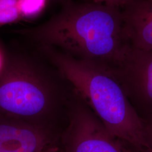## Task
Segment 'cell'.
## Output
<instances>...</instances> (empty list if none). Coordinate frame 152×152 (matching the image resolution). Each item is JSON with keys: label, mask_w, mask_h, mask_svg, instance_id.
I'll return each instance as SVG.
<instances>
[{"label": "cell", "mask_w": 152, "mask_h": 152, "mask_svg": "<svg viewBox=\"0 0 152 152\" xmlns=\"http://www.w3.org/2000/svg\"><path fill=\"white\" fill-rule=\"evenodd\" d=\"M61 140L64 152H129L77 94Z\"/></svg>", "instance_id": "277c9868"}, {"label": "cell", "mask_w": 152, "mask_h": 152, "mask_svg": "<svg viewBox=\"0 0 152 152\" xmlns=\"http://www.w3.org/2000/svg\"><path fill=\"white\" fill-rule=\"evenodd\" d=\"M127 149L129 151V152H152V150L151 149H143V150H139V151H137V150H134V149H131L130 148L127 147Z\"/></svg>", "instance_id": "7c38bea8"}, {"label": "cell", "mask_w": 152, "mask_h": 152, "mask_svg": "<svg viewBox=\"0 0 152 152\" xmlns=\"http://www.w3.org/2000/svg\"><path fill=\"white\" fill-rule=\"evenodd\" d=\"M37 49L70 82L112 136L132 149H147L144 124L131 105L113 66L76 58L51 47Z\"/></svg>", "instance_id": "3957f363"}, {"label": "cell", "mask_w": 152, "mask_h": 152, "mask_svg": "<svg viewBox=\"0 0 152 152\" xmlns=\"http://www.w3.org/2000/svg\"><path fill=\"white\" fill-rule=\"evenodd\" d=\"M39 59L4 48L0 114L62 135L77 94L51 62Z\"/></svg>", "instance_id": "6da1fadb"}, {"label": "cell", "mask_w": 152, "mask_h": 152, "mask_svg": "<svg viewBox=\"0 0 152 152\" xmlns=\"http://www.w3.org/2000/svg\"><path fill=\"white\" fill-rule=\"evenodd\" d=\"M21 0H0V27L23 20Z\"/></svg>", "instance_id": "ba28073f"}, {"label": "cell", "mask_w": 152, "mask_h": 152, "mask_svg": "<svg viewBox=\"0 0 152 152\" xmlns=\"http://www.w3.org/2000/svg\"><path fill=\"white\" fill-rule=\"evenodd\" d=\"M113 67L138 116L144 124L152 123V51L130 45Z\"/></svg>", "instance_id": "5b68a950"}, {"label": "cell", "mask_w": 152, "mask_h": 152, "mask_svg": "<svg viewBox=\"0 0 152 152\" xmlns=\"http://www.w3.org/2000/svg\"><path fill=\"white\" fill-rule=\"evenodd\" d=\"M4 61V48L0 44V69L3 64Z\"/></svg>", "instance_id": "8fae6325"}, {"label": "cell", "mask_w": 152, "mask_h": 152, "mask_svg": "<svg viewBox=\"0 0 152 152\" xmlns=\"http://www.w3.org/2000/svg\"><path fill=\"white\" fill-rule=\"evenodd\" d=\"M61 135L0 114V152H41Z\"/></svg>", "instance_id": "8992f818"}, {"label": "cell", "mask_w": 152, "mask_h": 152, "mask_svg": "<svg viewBox=\"0 0 152 152\" xmlns=\"http://www.w3.org/2000/svg\"><path fill=\"white\" fill-rule=\"evenodd\" d=\"M20 33L37 46L51 47L76 58L112 66L131 45L121 10L92 2L68 1L49 20Z\"/></svg>", "instance_id": "7a4b0ae2"}, {"label": "cell", "mask_w": 152, "mask_h": 152, "mask_svg": "<svg viewBox=\"0 0 152 152\" xmlns=\"http://www.w3.org/2000/svg\"><path fill=\"white\" fill-rule=\"evenodd\" d=\"M121 10L131 45L152 51V0H132Z\"/></svg>", "instance_id": "52a82bcc"}, {"label": "cell", "mask_w": 152, "mask_h": 152, "mask_svg": "<svg viewBox=\"0 0 152 152\" xmlns=\"http://www.w3.org/2000/svg\"><path fill=\"white\" fill-rule=\"evenodd\" d=\"M49 1H60V2H63L64 4H65L66 2H68V1H71V0H49Z\"/></svg>", "instance_id": "4fadbf2b"}, {"label": "cell", "mask_w": 152, "mask_h": 152, "mask_svg": "<svg viewBox=\"0 0 152 152\" xmlns=\"http://www.w3.org/2000/svg\"><path fill=\"white\" fill-rule=\"evenodd\" d=\"M132 1V0H92V2L94 3L104 4L122 9L130 3Z\"/></svg>", "instance_id": "9c48e42d"}, {"label": "cell", "mask_w": 152, "mask_h": 152, "mask_svg": "<svg viewBox=\"0 0 152 152\" xmlns=\"http://www.w3.org/2000/svg\"><path fill=\"white\" fill-rule=\"evenodd\" d=\"M144 135L147 149L152 150V123L144 124Z\"/></svg>", "instance_id": "30bf717a"}]
</instances>
